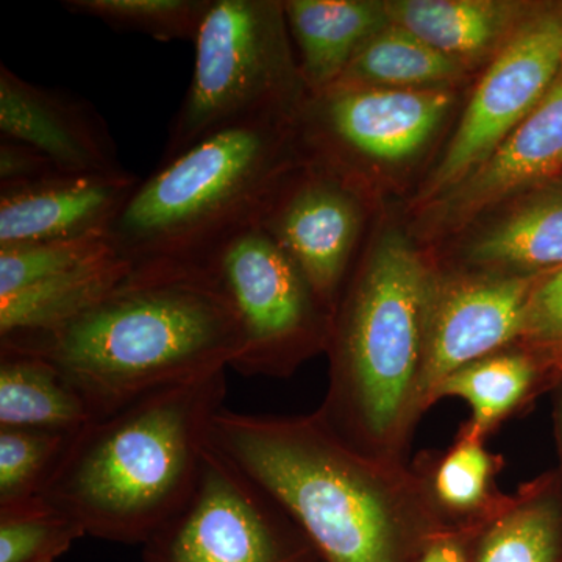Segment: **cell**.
Wrapping results in <instances>:
<instances>
[{
    "label": "cell",
    "mask_w": 562,
    "mask_h": 562,
    "mask_svg": "<svg viewBox=\"0 0 562 562\" xmlns=\"http://www.w3.org/2000/svg\"><path fill=\"white\" fill-rule=\"evenodd\" d=\"M471 562H562V476L522 484L505 508L469 536Z\"/></svg>",
    "instance_id": "cell-19"
},
{
    "label": "cell",
    "mask_w": 562,
    "mask_h": 562,
    "mask_svg": "<svg viewBox=\"0 0 562 562\" xmlns=\"http://www.w3.org/2000/svg\"><path fill=\"white\" fill-rule=\"evenodd\" d=\"M286 25L283 2L211 0L161 161L232 125L302 110L299 102L310 91L292 61Z\"/></svg>",
    "instance_id": "cell-6"
},
{
    "label": "cell",
    "mask_w": 562,
    "mask_h": 562,
    "mask_svg": "<svg viewBox=\"0 0 562 562\" xmlns=\"http://www.w3.org/2000/svg\"><path fill=\"white\" fill-rule=\"evenodd\" d=\"M552 402L553 435L558 452L557 471L560 472V475L562 476V384L552 392Z\"/></svg>",
    "instance_id": "cell-32"
},
{
    "label": "cell",
    "mask_w": 562,
    "mask_h": 562,
    "mask_svg": "<svg viewBox=\"0 0 562 562\" xmlns=\"http://www.w3.org/2000/svg\"><path fill=\"white\" fill-rule=\"evenodd\" d=\"M195 268L220 288L238 319L235 371L284 379L327 350L333 314L260 224L231 236Z\"/></svg>",
    "instance_id": "cell-7"
},
{
    "label": "cell",
    "mask_w": 562,
    "mask_h": 562,
    "mask_svg": "<svg viewBox=\"0 0 562 562\" xmlns=\"http://www.w3.org/2000/svg\"><path fill=\"white\" fill-rule=\"evenodd\" d=\"M384 9L391 24L462 65L497 47L519 13L513 3L492 0H392Z\"/></svg>",
    "instance_id": "cell-21"
},
{
    "label": "cell",
    "mask_w": 562,
    "mask_h": 562,
    "mask_svg": "<svg viewBox=\"0 0 562 562\" xmlns=\"http://www.w3.org/2000/svg\"><path fill=\"white\" fill-rule=\"evenodd\" d=\"M0 135L46 155L65 173L125 171L105 122L68 92L22 79L0 65Z\"/></svg>",
    "instance_id": "cell-14"
},
{
    "label": "cell",
    "mask_w": 562,
    "mask_h": 562,
    "mask_svg": "<svg viewBox=\"0 0 562 562\" xmlns=\"http://www.w3.org/2000/svg\"><path fill=\"white\" fill-rule=\"evenodd\" d=\"M258 224L301 269L322 305L335 313L360 235L353 192L324 173L286 176Z\"/></svg>",
    "instance_id": "cell-11"
},
{
    "label": "cell",
    "mask_w": 562,
    "mask_h": 562,
    "mask_svg": "<svg viewBox=\"0 0 562 562\" xmlns=\"http://www.w3.org/2000/svg\"><path fill=\"white\" fill-rule=\"evenodd\" d=\"M83 536L76 520L40 497L0 508V562L55 561Z\"/></svg>",
    "instance_id": "cell-26"
},
{
    "label": "cell",
    "mask_w": 562,
    "mask_h": 562,
    "mask_svg": "<svg viewBox=\"0 0 562 562\" xmlns=\"http://www.w3.org/2000/svg\"><path fill=\"white\" fill-rule=\"evenodd\" d=\"M432 508L450 530L473 532L505 508L509 495L498 487L502 454L486 439L458 430L449 449L428 450L412 461Z\"/></svg>",
    "instance_id": "cell-17"
},
{
    "label": "cell",
    "mask_w": 562,
    "mask_h": 562,
    "mask_svg": "<svg viewBox=\"0 0 562 562\" xmlns=\"http://www.w3.org/2000/svg\"><path fill=\"white\" fill-rule=\"evenodd\" d=\"M312 98L314 120L341 150L375 161H403L430 139L452 92L335 85Z\"/></svg>",
    "instance_id": "cell-13"
},
{
    "label": "cell",
    "mask_w": 562,
    "mask_h": 562,
    "mask_svg": "<svg viewBox=\"0 0 562 562\" xmlns=\"http://www.w3.org/2000/svg\"><path fill=\"white\" fill-rule=\"evenodd\" d=\"M43 562H54V561H43Z\"/></svg>",
    "instance_id": "cell-34"
},
{
    "label": "cell",
    "mask_w": 562,
    "mask_h": 562,
    "mask_svg": "<svg viewBox=\"0 0 562 562\" xmlns=\"http://www.w3.org/2000/svg\"><path fill=\"white\" fill-rule=\"evenodd\" d=\"M114 254L109 238L25 244L0 249V297Z\"/></svg>",
    "instance_id": "cell-28"
},
{
    "label": "cell",
    "mask_w": 562,
    "mask_h": 562,
    "mask_svg": "<svg viewBox=\"0 0 562 562\" xmlns=\"http://www.w3.org/2000/svg\"><path fill=\"white\" fill-rule=\"evenodd\" d=\"M0 349L49 361L95 420L150 392L232 368L241 331L227 297L202 269H157L131 272L76 319L0 339Z\"/></svg>",
    "instance_id": "cell-2"
},
{
    "label": "cell",
    "mask_w": 562,
    "mask_h": 562,
    "mask_svg": "<svg viewBox=\"0 0 562 562\" xmlns=\"http://www.w3.org/2000/svg\"><path fill=\"white\" fill-rule=\"evenodd\" d=\"M542 273L438 276L425 342V413L447 376L522 338L528 303Z\"/></svg>",
    "instance_id": "cell-10"
},
{
    "label": "cell",
    "mask_w": 562,
    "mask_h": 562,
    "mask_svg": "<svg viewBox=\"0 0 562 562\" xmlns=\"http://www.w3.org/2000/svg\"><path fill=\"white\" fill-rule=\"evenodd\" d=\"M562 168V81L491 157L443 195V217L462 220Z\"/></svg>",
    "instance_id": "cell-16"
},
{
    "label": "cell",
    "mask_w": 562,
    "mask_h": 562,
    "mask_svg": "<svg viewBox=\"0 0 562 562\" xmlns=\"http://www.w3.org/2000/svg\"><path fill=\"white\" fill-rule=\"evenodd\" d=\"M464 69L461 61L432 49L412 32L390 24L362 44L336 85L430 90L460 79Z\"/></svg>",
    "instance_id": "cell-24"
},
{
    "label": "cell",
    "mask_w": 562,
    "mask_h": 562,
    "mask_svg": "<svg viewBox=\"0 0 562 562\" xmlns=\"http://www.w3.org/2000/svg\"><path fill=\"white\" fill-rule=\"evenodd\" d=\"M139 180L116 173L57 172L0 184V249L25 244L109 238Z\"/></svg>",
    "instance_id": "cell-12"
},
{
    "label": "cell",
    "mask_w": 562,
    "mask_h": 562,
    "mask_svg": "<svg viewBox=\"0 0 562 562\" xmlns=\"http://www.w3.org/2000/svg\"><path fill=\"white\" fill-rule=\"evenodd\" d=\"M468 260L491 272L542 273L562 268V188L524 203L479 236Z\"/></svg>",
    "instance_id": "cell-23"
},
{
    "label": "cell",
    "mask_w": 562,
    "mask_h": 562,
    "mask_svg": "<svg viewBox=\"0 0 562 562\" xmlns=\"http://www.w3.org/2000/svg\"><path fill=\"white\" fill-rule=\"evenodd\" d=\"M562 70V7L519 22L484 72L424 198L447 194L475 171L531 111Z\"/></svg>",
    "instance_id": "cell-9"
},
{
    "label": "cell",
    "mask_w": 562,
    "mask_h": 562,
    "mask_svg": "<svg viewBox=\"0 0 562 562\" xmlns=\"http://www.w3.org/2000/svg\"><path fill=\"white\" fill-rule=\"evenodd\" d=\"M69 438L58 432L0 428V508L38 497Z\"/></svg>",
    "instance_id": "cell-27"
},
{
    "label": "cell",
    "mask_w": 562,
    "mask_h": 562,
    "mask_svg": "<svg viewBox=\"0 0 562 562\" xmlns=\"http://www.w3.org/2000/svg\"><path fill=\"white\" fill-rule=\"evenodd\" d=\"M438 276L391 233L333 313L327 392L316 412L344 442L376 460L409 461L425 414V342Z\"/></svg>",
    "instance_id": "cell-4"
},
{
    "label": "cell",
    "mask_w": 562,
    "mask_h": 562,
    "mask_svg": "<svg viewBox=\"0 0 562 562\" xmlns=\"http://www.w3.org/2000/svg\"><path fill=\"white\" fill-rule=\"evenodd\" d=\"M46 155L20 140L0 139V184L22 183L57 173Z\"/></svg>",
    "instance_id": "cell-30"
},
{
    "label": "cell",
    "mask_w": 562,
    "mask_h": 562,
    "mask_svg": "<svg viewBox=\"0 0 562 562\" xmlns=\"http://www.w3.org/2000/svg\"><path fill=\"white\" fill-rule=\"evenodd\" d=\"M520 339L562 362V268L543 272L536 284Z\"/></svg>",
    "instance_id": "cell-29"
},
{
    "label": "cell",
    "mask_w": 562,
    "mask_h": 562,
    "mask_svg": "<svg viewBox=\"0 0 562 562\" xmlns=\"http://www.w3.org/2000/svg\"><path fill=\"white\" fill-rule=\"evenodd\" d=\"M120 255L0 297V339L38 335L61 327L92 308L131 276Z\"/></svg>",
    "instance_id": "cell-22"
},
{
    "label": "cell",
    "mask_w": 562,
    "mask_h": 562,
    "mask_svg": "<svg viewBox=\"0 0 562 562\" xmlns=\"http://www.w3.org/2000/svg\"><path fill=\"white\" fill-rule=\"evenodd\" d=\"M561 384L562 362L519 339L447 376L432 395V405L442 398H461L471 408L461 430L487 441L506 422L522 416Z\"/></svg>",
    "instance_id": "cell-15"
},
{
    "label": "cell",
    "mask_w": 562,
    "mask_h": 562,
    "mask_svg": "<svg viewBox=\"0 0 562 562\" xmlns=\"http://www.w3.org/2000/svg\"><path fill=\"white\" fill-rule=\"evenodd\" d=\"M472 532L449 531L432 539L417 562H471L469 536Z\"/></svg>",
    "instance_id": "cell-31"
},
{
    "label": "cell",
    "mask_w": 562,
    "mask_h": 562,
    "mask_svg": "<svg viewBox=\"0 0 562 562\" xmlns=\"http://www.w3.org/2000/svg\"><path fill=\"white\" fill-rule=\"evenodd\" d=\"M225 369L150 392L70 436L38 497L92 538L140 543L190 498Z\"/></svg>",
    "instance_id": "cell-3"
},
{
    "label": "cell",
    "mask_w": 562,
    "mask_h": 562,
    "mask_svg": "<svg viewBox=\"0 0 562 562\" xmlns=\"http://www.w3.org/2000/svg\"><path fill=\"white\" fill-rule=\"evenodd\" d=\"M291 120L232 125L160 161L111 225V247L132 272L195 268L258 224L291 169Z\"/></svg>",
    "instance_id": "cell-5"
},
{
    "label": "cell",
    "mask_w": 562,
    "mask_h": 562,
    "mask_svg": "<svg viewBox=\"0 0 562 562\" xmlns=\"http://www.w3.org/2000/svg\"><path fill=\"white\" fill-rule=\"evenodd\" d=\"M560 80L562 81V70H561V74H560Z\"/></svg>",
    "instance_id": "cell-33"
},
{
    "label": "cell",
    "mask_w": 562,
    "mask_h": 562,
    "mask_svg": "<svg viewBox=\"0 0 562 562\" xmlns=\"http://www.w3.org/2000/svg\"><path fill=\"white\" fill-rule=\"evenodd\" d=\"M92 419L72 383L49 361L0 349V428L72 436Z\"/></svg>",
    "instance_id": "cell-20"
},
{
    "label": "cell",
    "mask_w": 562,
    "mask_h": 562,
    "mask_svg": "<svg viewBox=\"0 0 562 562\" xmlns=\"http://www.w3.org/2000/svg\"><path fill=\"white\" fill-rule=\"evenodd\" d=\"M143 547L144 562H322L290 516L211 447L190 498Z\"/></svg>",
    "instance_id": "cell-8"
},
{
    "label": "cell",
    "mask_w": 562,
    "mask_h": 562,
    "mask_svg": "<svg viewBox=\"0 0 562 562\" xmlns=\"http://www.w3.org/2000/svg\"><path fill=\"white\" fill-rule=\"evenodd\" d=\"M61 5L120 31L160 41H194L211 0H65Z\"/></svg>",
    "instance_id": "cell-25"
},
{
    "label": "cell",
    "mask_w": 562,
    "mask_h": 562,
    "mask_svg": "<svg viewBox=\"0 0 562 562\" xmlns=\"http://www.w3.org/2000/svg\"><path fill=\"white\" fill-rule=\"evenodd\" d=\"M210 447L301 528L322 562H417L450 530L412 462L344 442L319 413L255 416L222 408Z\"/></svg>",
    "instance_id": "cell-1"
},
{
    "label": "cell",
    "mask_w": 562,
    "mask_h": 562,
    "mask_svg": "<svg viewBox=\"0 0 562 562\" xmlns=\"http://www.w3.org/2000/svg\"><path fill=\"white\" fill-rule=\"evenodd\" d=\"M283 7L310 95L338 83L362 44L391 24L384 2L288 0Z\"/></svg>",
    "instance_id": "cell-18"
}]
</instances>
